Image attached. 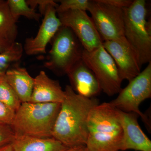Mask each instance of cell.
Here are the masks:
<instances>
[{
	"label": "cell",
	"mask_w": 151,
	"mask_h": 151,
	"mask_svg": "<svg viewBox=\"0 0 151 151\" xmlns=\"http://www.w3.org/2000/svg\"><path fill=\"white\" fill-rule=\"evenodd\" d=\"M15 111L6 104L0 102V124L11 125Z\"/></svg>",
	"instance_id": "603a6c76"
},
{
	"label": "cell",
	"mask_w": 151,
	"mask_h": 151,
	"mask_svg": "<svg viewBox=\"0 0 151 151\" xmlns=\"http://www.w3.org/2000/svg\"><path fill=\"white\" fill-rule=\"evenodd\" d=\"M103 46L114 60L122 81H129L140 73L137 55L124 36L104 41Z\"/></svg>",
	"instance_id": "30bf717a"
},
{
	"label": "cell",
	"mask_w": 151,
	"mask_h": 151,
	"mask_svg": "<svg viewBox=\"0 0 151 151\" xmlns=\"http://www.w3.org/2000/svg\"><path fill=\"white\" fill-rule=\"evenodd\" d=\"M52 46L44 66L58 76L67 74L81 58L84 48L69 28L61 26L52 39Z\"/></svg>",
	"instance_id": "5b68a950"
},
{
	"label": "cell",
	"mask_w": 151,
	"mask_h": 151,
	"mask_svg": "<svg viewBox=\"0 0 151 151\" xmlns=\"http://www.w3.org/2000/svg\"><path fill=\"white\" fill-rule=\"evenodd\" d=\"M66 75L69 78L70 86L79 95L92 98L101 92L96 76L82 58L76 63Z\"/></svg>",
	"instance_id": "4fadbf2b"
},
{
	"label": "cell",
	"mask_w": 151,
	"mask_h": 151,
	"mask_svg": "<svg viewBox=\"0 0 151 151\" xmlns=\"http://www.w3.org/2000/svg\"><path fill=\"white\" fill-rule=\"evenodd\" d=\"M0 102L16 111L22 103L8 82L5 73H0Z\"/></svg>",
	"instance_id": "ffe728a7"
},
{
	"label": "cell",
	"mask_w": 151,
	"mask_h": 151,
	"mask_svg": "<svg viewBox=\"0 0 151 151\" xmlns=\"http://www.w3.org/2000/svg\"><path fill=\"white\" fill-rule=\"evenodd\" d=\"M66 151H87V150L86 146H80L69 148Z\"/></svg>",
	"instance_id": "4316f807"
},
{
	"label": "cell",
	"mask_w": 151,
	"mask_h": 151,
	"mask_svg": "<svg viewBox=\"0 0 151 151\" xmlns=\"http://www.w3.org/2000/svg\"><path fill=\"white\" fill-rule=\"evenodd\" d=\"M65 97L52 131V137L68 148L86 145L87 122L91 110L99 104L95 97L87 98L66 85Z\"/></svg>",
	"instance_id": "6da1fadb"
},
{
	"label": "cell",
	"mask_w": 151,
	"mask_h": 151,
	"mask_svg": "<svg viewBox=\"0 0 151 151\" xmlns=\"http://www.w3.org/2000/svg\"><path fill=\"white\" fill-rule=\"evenodd\" d=\"M7 2L12 16L16 22L21 16L39 22L42 16L35 9L29 6L27 0H7Z\"/></svg>",
	"instance_id": "ac0fdd59"
},
{
	"label": "cell",
	"mask_w": 151,
	"mask_h": 151,
	"mask_svg": "<svg viewBox=\"0 0 151 151\" xmlns=\"http://www.w3.org/2000/svg\"><path fill=\"white\" fill-rule=\"evenodd\" d=\"M81 58L94 73L101 91L109 97L119 94L123 81L114 60L103 45L92 51L84 49Z\"/></svg>",
	"instance_id": "52a82bcc"
},
{
	"label": "cell",
	"mask_w": 151,
	"mask_h": 151,
	"mask_svg": "<svg viewBox=\"0 0 151 151\" xmlns=\"http://www.w3.org/2000/svg\"><path fill=\"white\" fill-rule=\"evenodd\" d=\"M24 52L23 45L16 41L8 49L0 54V73H5L11 65L21 59Z\"/></svg>",
	"instance_id": "d6986e66"
},
{
	"label": "cell",
	"mask_w": 151,
	"mask_h": 151,
	"mask_svg": "<svg viewBox=\"0 0 151 151\" xmlns=\"http://www.w3.org/2000/svg\"><path fill=\"white\" fill-rule=\"evenodd\" d=\"M13 43H10L7 41L0 37V54L8 49Z\"/></svg>",
	"instance_id": "484cf974"
},
{
	"label": "cell",
	"mask_w": 151,
	"mask_h": 151,
	"mask_svg": "<svg viewBox=\"0 0 151 151\" xmlns=\"http://www.w3.org/2000/svg\"><path fill=\"white\" fill-rule=\"evenodd\" d=\"M86 144L87 151H119L121 150L123 130L118 110L109 103L94 106L87 122Z\"/></svg>",
	"instance_id": "7a4b0ae2"
},
{
	"label": "cell",
	"mask_w": 151,
	"mask_h": 151,
	"mask_svg": "<svg viewBox=\"0 0 151 151\" xmlns=\"http://www.w3.org/2000/svg\"><path fill=\"white\" fill-rule=\"evenodd\" d=\"M58 4L50 5L37 34L35 37L27 38L23 45L24 51L30 56L46 53L47 46L62 26L58 17L56 8Z\"/></svg>",
	"instance_id": "8fae6325"
},
{
	"label": "cell",
	"mask_w": 151,
	"mask_h": 151,
	"mask_svg": "<svg viewBox=\"0 0 151 151\" xmlns=\"http://www.w3.org/2000/svg\"><path fill=\"white\" fill-rule=\"evenodd\" d=\"M16 134L11 125L0 124V148L12 144Z\"/></svg>",
	"instance_id": "7402d4cb"
},
{
	"label": "cell",
	"mask_w": 151,
	"mask_h": 151,
	"mask_svg": "<svg viewBox=\"0 0 151 151\" xmlns=\"http://www.w3.org/2000/svg\"><path fill=\"white\" fill-rule=\"evenodd\" d=\"M17 22L12 16L7 1L0 0V37L11 43L16 42L18 33Z\"/></svg>",
	"instance_id": "e0dca14e"
},
{
	"label": "cell",
	"mask_w": 151,
	"mask_h": 151,
	"mask_svg": "<svg viewBox=\"0 0 151 151\" xmlns=\"http://www.w3.org/2000/svg\"><path fill=\"white\" fill-rule=\"evenodd\" d=\"M57 7V13L69 10H88L89 0H60Z\"/></svg>",
	"instance_id": "44dd1931"
},
{
	"label": "cell",
	"mask_w": 151,
	"mask_h": 151,
	"mask_svg": "<svg viewBox=\"0 0 151 151\" xmlns=\"http://www.w3.org/2000/svg\"><path fill=\"white\" fill-rule=\"evenodd\" d=\"M0 151H14L12 144L0 148Z\"/></svg>",
	"instance_id": "83f0119b"
},
{
	"label": "cell",
	"mask_w": 151,
	"mask_h": 151,
	"mask_svg": "<svg viewBox=\"0 0 151 151\" xmlns=\"http://www.w3.org/2000/svg\"><path fill=\"white\" fill-rule=\"evenodd\" d=\"M151 97V62L139 75L129 81L121 89L118 97L109 102L120 111L136 113L142 119L147 128L151 130V123L147 116L141 112L139 106L143 101Z\"/></svg>",
	"instance_id": "8992f818"
},
{
	"label": "cell",
	"mask_w": 151,
	"mask_h": 151,
	"mask_svg": "<svg viewBox=\"0 0 151 151\" xmlns=\"http://www.w3.org/2000/svg\"><path fill=\"white\" fill-rule=\"evenodd\" d=\"M60 103H22L11 127L18 136L51 137Z\"/></svg>",
	"instance_id": "3957f363"
},
{
	"label": "cell",
	"mask_w": 151,
	"mask_h": 151,
	"mask_svg": "<svg viewBox=\"0 0 151 151\" xmlns=\"http://www.w3.org/2000/svg\"><path fill=\"white\" fill-rule=\"evenodd\" d=\"M118 113L123 130L120 150L151 151V141L138 123L139 116L136 113H127L119 110Z\"/></svg>",
	"instance_id": "7c38bea8"
},
{
	"label": "cell",
	"mask_w": 151,
	"mask_h": 151,
	"mask_svg": "<svg viewBox=\"0 0 151 151\" xmlns=\"http://www.w3.org/2000/svg\"><path fill=\"white\" fill-rule=\"evenodd\" d=\"M57 14L62 26L73 32L84 50L92 51L103 45V41L86 11L69 10Z\"/></svg>",
	"instance_id": "9c48e42d"
},
{
	"label": "cell",
	"mask_w": 151,
	"mask_h": 151,
	"mask_svg": "<svg viewBox=\"0 0 151 151\" xmlns=\"http://www.w3.org/2000/svg\"><path fill=\"white\" fill-rule=\"evenodd\" d=\"M28 4L31 8L35 9L38 6L41 15H43L47 9L50 4H55L56 1L53 0H27Z\"/></svg>",
	"instance_id": "cb8c5ba5"
},
{
	"label": "cell",
	"mask_w": 151,
	"mask_h": 151,
	"mask_svg": "<svg viewBox=\"0 0 151 151\" xmlns=\"http://www.w3.org/2000/svg\"><path fill=\"white\" fill-rule=\"evenodd\" d=\"M87 11L103 42L124 36V9L110 5L102 0H93L90 1Z\"/></svg>",
	"instance_id": "ba28073f"
},
{
	"label": "cell",
	"mask_w": 151,
	"mask_h": 151,
	"mask_svg": "<svg viewBox=\"0 0 151 151\" xmlns=\"http://www.w3.org/2000/svg\"><path fill=\"white\" fill-rule=\"evenodd\" d=\"M14 151H66L69 148L51 137L16 135L12 144Z\"/></svg>",
	"instance_id": "2e32d148"
},
{
	"label": "cell",
	"mask_w": 151,
	"mask_h": 151,
	"mask_svg": "<svg viewBox=\"0 0 151 151\" xmlns=\"http://www.w3.org/2000/svg\"><path fill=\"white\" fill-rule=\"evenodd\" d=\"M124 37L134 51L141 67L151 62L150 23L147 20L145 0H134L124 9Z\"/></svg>",
	"instance_id": "277c9868"
},
{
	"label": "cell",
	"mask_w": 151,
	"mask_h": 151,
	"mask_svg": "<svg viewBox=\"0 0 151 151\" xmlns=\"http://www.w3.org/2000/svg\"><path fill=\"white\" fill-rule=\"evenodd\" d=\"M5 76L21 103L29 102L34 78L27 69L16 63L6 71Z\"/></svg>",
	"instance_id": "9a60e30c"
},
{
	"label": "cell",
	"mask_w": 151,
	"mask_h": 151,
	"mask_svg": "<svg viewBox=\"0 0 151 151\" xmlns=\"http://www.w3.org/2000/svg\"><path fill=\"white\" fill-rule=\"evenodd\" d=\"M65 97L59 81L50 78L41 70L34 78L29 102L32 103H61Z\"/></svg>",
	"instance_id": "5bb4252c"
},
{
	"label": "cell",
	"mask_w": 151,
	"mask_h": 151,
	"mask_svg": "<svg viewBox=\"0 0 151 151\" xmlns=\"http://www.w3.org/2000/svg\"><path fill=\"white\" fill-rule=\"evenodd\" d=\"M103 2L119 8L129 7L133 3L132 0H102Z\"/></svg>",
	"instance_id": "d4e9b609"
}]
</instances>
